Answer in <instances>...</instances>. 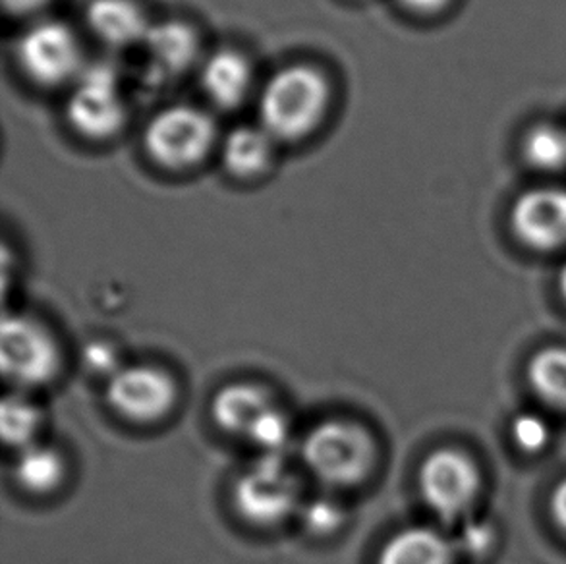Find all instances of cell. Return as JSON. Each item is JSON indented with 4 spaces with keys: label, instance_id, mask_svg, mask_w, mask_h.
I'll return each instance as SVG.
<instances>
[{
    "label": "cell",
    "instance_id": "1",
    "mask_svg": "<svg viewBox=\"0 0 566 564\" xmlns=\"http://www.w3.org/2000/svg\"><path fill=\"white\" fill-rule=\"evenodd\" d=\"M331 105L329 76L310 62H294L275 70L258 97L260 124L279 144H296L314 136L327 121Z\"/></svg>",
    "mask_w": 566,
    "mask_h": 564
},
{
    "label": "cell",
    "instance_id": "2",
    "mask_svg": "<svg viewBox=\"0 0 566 564\" xmlns=\"http://www.w3.org/2000/svg\"><path fill=\"white\" fill-rule=\"evenodd\" d=\"M307 472L327 488H354L368 480L377 460L376 441L366 427L327 420L307 431L300 445Z\"/></svg>",
    "mask_w": 566,
    "mask_h": 564
},
{
    "label": "cell",
    "instance_id": "3",
    "mask_svg": "<svg viewBox=\"0 0 566 564\" xmlns=\"http://www.w3.org/2000/svg\"><path fill=\"white\" fill-rule=\"evenodd\" d=\"M221 134L213 115L196 105H170L155 113L144 132V149L170 173L196 168L217 152Z\"/></svg>",
    "mask_w": 566,
    "mask_h": 564
},
{
    "label": "cell",
    "instance_id": "4",
    "mask_svg": "<svg viewBox=\"0 0 566 564\" xmlns=\"http://www.w3.org/2000/svg\"><path fill=\"white\" fill-rule=\"evenodd\" d=\"M130 118L118 70L108 62L87 64L70 85L66 121L77 136L108 142L126 128Z\"/></svg>",
    "mask_w": 566,
    "mask_h": 564
},
{
    "label": "cell",
    "instance_id": "5",
    "mask_svg": "<svg viewBox=\"0 0 566 564\" xmlns=\"http://www.w3.org/2000/svg\"><path fill=\"white\" fill-rule=\"evenodd\" d=\"M14 54L23 76L49 90L74 84L87 66L76 31L56 18L31 22L15 41Z\"/></svg>",
    "mask_w": 566,
    "mask_h": 564
},
{
    "label": "cell",
    "instance_id": "6",
    "mask_svg": "<svg viewBox=\"0 0 566 564\" xmlns=\"http://www.w3.org/2000/svg\"><path fill=\"white\" fill-rule=\"evenodd\" d=\"M238 514L253 526H276L304 503L298 473L283 455H263L245 470L232 491Z\"/></svg>",
    "mask_w": 566,
    "mask_h": 564
},
{
    "label": "cell",
    "instance_id": "7",
    "mask_svg": "<svg viewBox=\"0 0 566 564\" xmlns=\"http://www.w3.org/2000/svg\"><path fill=\"white\" fill-rule=\"evenodd\" d=\"M418 488L423 503L447 522L467 516L482 493L480 466L460 449H437L429 455L418 472Z\"/></svg>",
    "mask_w": 566,
    "mask_h": 564
},
{
    "label": "cell",
    "instance_id": "8",
    "mask_svg": "<svg viewBox=\"0 0 566 564\" xmlns=\"http://www.w3.org/2000/svg\"><path fill=\"white\" fill-rule=\"evenodd\" d=\"M0 364L8 382L31 389L53 382L61 369V351L39 321L15 313L2 320Z\"/></svg>",
    "mask_w": 566,
    "mask_h": 564
},
{
    "label": "cell",
    "instance_id": "9",
    "mask_svg": "<svg viewBox=\"0 0 566 564\" xmlns=\"http://www.w3.org/2000/svg\"><path fill=\"white\" fill-rule=\"evenodd\" d=\"M177 385L154 366H126L108 379L107 403L124 420L155 424L177 403Z\"/></svg>",
    "mask_w": 566,
    "mask_h": 564
},
{
    "label": "cell",
    "instance_id": "10",
    "mask_svg": "<svg viewBox=\"0 0 566 564\" xmlns=\"http://www.w3.org/2000/svg\"><path fill=\"white\" fill-rule=\"evenodd\" d=\"M147 82L172 84L199 70L203 49L198 30L186 20L167 18L151 23L144 43L139 45Z\"/></svg>",
    "mask_w": 566,
    "mask_h": 564
},
{
    "label": "cell",
    "instance_id": "11",
    "mask_svg": "<svg viewBox=\"0 0 566 564\" xmlns=\"http://www.w3.org/2000/svg\"><path fill=\"white\" fill-rule=\"evenodd\" d=\"M511 229L522 244L536 252L566 246V188L544 186L522 191L511 209Z\"/></svg>",
    "mask_w": 566,
    "mask_h": 564
},
{
    "label": "cell",
    "instance_id": "12",
    "mask_svg": "<svg viewBox=\"0 0 566 564\" xmlns=\"http://www.w3.org/2000/svg\"><path fill=\"white\" fill-rule=\"evenodd\" d=\"M199 87L219 111H237L255 92V66L248 54L221 46L199 64Z\"/></svg>",
    "mask_w": 566,
    "mask_h": 564
},
{
    "label": "cell",
    "instance_id": "13",
    "mask_svg": "<svg viewBox=\"0 0 566 564\" xmlns=\"http://www.w3.org/2000/svg\"><path fill=\"white\" fill-rule=\"evenodd\" d=\"M276 142L260 123L237 124L219 142V159L227 175L237 180H258L275 165Z\"/></svg>",
    "mask_w": 566,
    "mask_h": 564
},
{
    "label": "cell",
    "instance_id": "14",
    "mask_svg": "<svg viewBox=\"0 0 566 564\" xmlns=\"http://www.w3.org/2000/svg\"><path fill=\"white\" fill-rule=\"evenodd\" d=\"M85 23L93 38L111 49H139L151 20L136 0H90Z\"/></svg>",
    "mask_w": 566,
    "mask_h": 564
},
{
    "label": "cell",
    "instance_id": "15",
    "mask_svg": "<svg viewBox=\"0 0 566 564\" xmlns=\"http://www.w3.org/2000/svg\"><path fill=\"white\" fill-rule=\"evenodd\" d=\"M271 406L275 405L268 390L261 389L260 385L232 383L214 395L211 414L222 431L245 437L261 414Z\"/></svg>",
    "mask_w": 566,
    "mask_h": 564
},
{
    "label": "cell",
    "instance_id": "16",
    "mask_svg": "<svg viewBox=\"0 0 566 564\" xmlns=\"http://www.w3.org/2000/svg\"><path fill=\"white\" fill-rule=\"evenodd\" d=\"M377 564H454V551L431 528H406L385 543Z\"/></svg>",
    "mask_w": 566,
    "mask_h": 564
},
{
    "label": "cell",
    "instance_id": "17",
    "mask_svg": "<svg viewBox=\"0 0 566 564\" xmlns=\"http://www.w3.org/2000/svg\"><path fill=\"white\" fill-rule=\"evenodd\" d=\"M14 481L31 495H49L66 478V460L46 445H30L18 452L12 468Z\"/></svg>",
    "mask_w": 566,
    "mask_h": 564
},
{
    "label": "cell",
    "instance_id": "18",
    "mask_svg": "<svg viewBox=\"0 0 566 564\" xmlns=\"http://www.w3.org/2000/svg\"><path fill=\"white\" fill-rule=\"evenodd\" d=\"M528 383L547 405L566 410V346H545L528 362Z\"/></svg>",
    "mask_w": 566,
    "mask_h": 564
},
{
    "label": "cell",
    "instance_id": "19",
    "mask_svg": "<svg viewBox=\"0 0 566 564\" xmlns=\"http://www.w3.org/2000/svg\"><path fill=\"white\" fill-rule=\"evenodd\" d=\"M522 155L530 167L542 173L565 170L566 128L549 123L532 126L522 139Z\"/></svg>",
    "mask_w": 566,
    "mask_h": 564
},
{
    "label": "cell",
    "instance_id": "20",
    "mask_svg": "<svg viewBox=\"0 0 566 564\" xmlns=\"http://www.w3.org/2000/svg\"><path fill=\"white\" fill-rule=\"evenodd\" d=\"M2 439L14 449L35 445L39 429L43 426V412L35 403L23 395H8L0 408Z\"/></svg>",
    "mask_w": 566,
    "mask_h": 564
},
{
    "label": "cell",
    "instance_id": "21",
    "mask_svg": "<svg viewBox=\"0 0 566 564\" xmlns=\"http://www.w3.org/2000/svg\"><path fill=\"white\" fill-rule=\"evenodd\" d=\"M302 526L306 528L307 534L317 537H327L338 532L346 520V511L343 504L333 497L319 495L307 499L300 509Z\"/></svg>",
    "mask_w": 566,
    "mask_h": 564
},
{
    "label": "cell",
    "instance_id": "22",
    "mask_svg": "<svg viewBox=\"0 0 566 564\" xmlns=\"http://www.w3.org/2000/svg\"><path fill=\"white\" fill-rule=\"evenodd\" d=\"M245 439L253 442L255 447H260L263 455H283V450L291 441V421L286 418V414L271 406L253 424Z\"/></svg>",
    "mask_w": 566,
    "mask_h": 564
},
{
    "label": "cell",
    "instance_id": "23",
    "mask_svg": "<svg viewBox=\"0 0 566 564\" xmlns=\"http://www.w3.org/2000/svg\"><path fill=\"white\" fill-rule=\"evenodd\" d=\"M513 437L524 452H539L549 442V427L534 414H522L514 420Z\"/></svg>",
    "mask_w": 566,
    "mask_h": 564
},
{
    "label": "cell",
    "instance_id": "24",
    "mask_svg": "<svg viewBox=\"0 0 566 564\" xmlns=\"http://www.w3.org/2000/svg\"><path fill=\"white\" fill-rule=\"evenodd\" d=\"M84 364L93 374L108 375V379L123 369L116 366L118 364L116 351L107 343L90 344L84 352Z\"/></svg>",
    "mask_w": 566,
    "mask_h": 564
},
{
    "label": "cell",
    "instance_id": "25",
    "mask_svg": "<svg viewBox=\"0 0 566 564\" xmlns=\"http://www.w3.org/2000/svg\"><path fill=\"white\" fill-rule=\"evenodd\" d=\"M51 2L53 0H2L4 12L12 18L41 14Z\"/></svg>",
    "mask_w": 566,
    "mask_h": 564
},
{
    "label": "cell",
    "instance_id": "26",
    "mask_svg": "<svg viewBox=\"0 0 566 564\" xmlns=\"http://www.w3.org/2000/svg\"><path fill=\"white\" fill-rule=\"evenodd\" d=\"M397 4L413 15H433L443 12L451 0H397Z\"/></svg>",
    "mask_w": 566,
    "mask_h": 564
},
{
    "label": "cell",
    "instance_id": "27",
    "mask_svg": "<svg viewBox=\"0 0 566 564\" xmlns=\"http://www.w3.org/2000/svg\"><path fill=\"white\" fill-rule=\"evenodd\" d=\"M549 511L555 524L566 534V478L555 485L549 497Z\"/></svg>",
    "mask_w": 566,
    "mask_h": 564
},
{
    "label": "cell",
    "instance_id": "28",
    "mask_svg": "<svg viewBox=\"0 0 566 564\" xmlns=\"http://www.w3.org/2000/svg\"><path fill=\"white\" fill-rule=\"evenodd\" d=\"M559 292H560V296L565 297V302H566V263H565V265H563V268H560Z\"/></svg>",
    "mask_w": 566,
    "mask_h": 564
}]
</instances>
